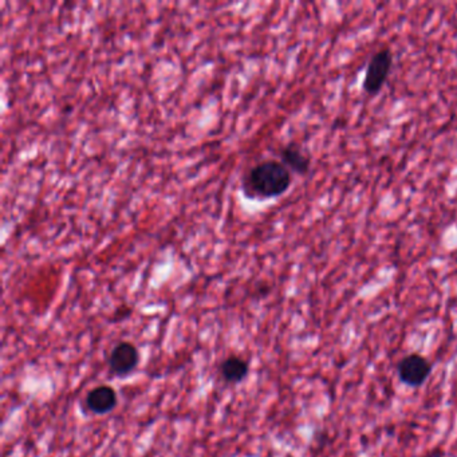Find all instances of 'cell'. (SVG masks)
Wrapping results in <instances>:
<instances>
[{
	"label": "cell",
	"mask_w": 457,
	"mask_h": 457,
	"mask_svg": "<svg viewBox=\"0 0 457 457\" xmlns=\"http://www.w3.org/2000/svg\"><path fill=\"white\" fill-rule=\"evenodd\" d=\"M292 184V173L287 166L277 160H264L258 163L244 175L243 194L253 200H268L282 196Z\"/></svg>",
	"instance_id": "cell-1"
},
{
	"label": "cell",
	"mask_w": 457,
	"mask_h": 457,
	"mask_svg": "<svg viewBox=\"0 0 457 457\" xmlns=\"http://www.w3.org/2000/svg\"><path fill=\"white\" fill-rule=\"evenodd\" d=\"M392 63H393V56L389 49L378 50L372 56L363 78V90L369 96H375L381 92V89L388 81Z\"/></svg>",
	"instance_id": "cell-2"
},
{
	"label": "cell",
	"mask_w": 457,
	"mask_h": 457,
	"mask_svg": "<svg viewBox=\"0 0 457 457\" xmlns=\"http://www.w3.org/2000/svg\"><path fill=\"white\" fill-rule=\"evenodd\" d=\"M108 363L113 375L126 377L139 366V349L132 342L123 341L113 347Z\"/></svg>",
	"instance_id": "cell-3"
},
{
	"label": "cell",
	"mask_w": 457,
	"mask_h": 457,
	"mask_svg": "<svg viewBox=\"0 0 457 457\" xmlns=\"http://www.w3.org/2000/svg\"><path fill=\"white\" fill-rule=\"evenodd\" d=\"M432 370L430 361L420 354H409L399 363V375L403 384L420 387L425 382Z\"/></svg>",
	"instance_id": "cell-4"
},
{
	"label": "cell",
	"mask_w": 457,
	"mask_h": 457,
	"mask_svg": "<svg viewBox=\"0 0 457 457\" xmlns=\"http://www.w3.org/2000/svg\"><path fill=\"white\" fill-rule=\"evenodd\" d=\"M84 403L87 411L93 415H108L117 408L118 396L115 389L111 388V385H98L89 390Z\"/></svg>",
	"instance_id": "cell-5"
},
{
	"label": "cell",
	"mask_w": 457,
	"mask_h": 457,
	"mask_svg": "<svg viewBox=\"0 0 457 457\" xmlns=\"http://www.w3.org/2000/svg\"><path fill=\"white\" fill-rule=\"evenodd\" d=\"M249 361L236 354L224 358L219 366L223 380L228 384H239L244 381V378L249 375Z\"/></svg>",
	"instance_id": "cell-6"
},
{
	"label": "cell",
	"mask_w": 457,
	"mask_h": 457,
	"mask_svg": "<svg viewBox=\"0 0 457 457\" xmlns=\"http://www.w3.org/2000/svg\"><path fill=\"white\" fill-rule=\"evenodd\" d=\"M280 161L298 175H306L310 170V157L298 145L289 144L280 149Z\"/></svg>",
	"instance_id": "cell-7"
}]
</instances>
